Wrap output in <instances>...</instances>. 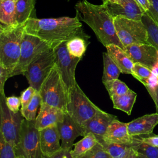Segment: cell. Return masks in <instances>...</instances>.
I'll return each instance as SVG.
<instances>
[{
    "label": "cell",
    "mask_w": 158,
    "mask_h": 158,
    "mask_svg": "<svg viewBox=\"0 0 158 158\" xmlns=\"http://www.w3.org/2000/svg\"><path fill=\"white\" fill-rule=\"evenodd\" d=\"M112 16L141 20L145 12L135 0H120L118 2L105 3Z\"/></svg>",
    "instance_id": "obj_14"
},
{
    "label": "cell",
    "mask_w": 158,
    "mask_h": 158,
    "mask_svg": "<svg viewBox=\"0 0 158 158\" xmlns=\"http://www.w3.org/2000/svg\"><path fill=\"white\" fill-rule=\"evenodd\" d=\"M103 84L110 98L115 96L123 95L130 89L128 86L124 82L118 80V78L104 82Z\"/></svg>",
    "instance_id": "obj_30"
},
{
    "label": "cell",
    "mask_w": 158,
    "mask_h": 158,
    "mask_svg": "<svg viewBox=\"0 0 158 158\" xmlns=\"http://www.w3.org/2000/svg\"><path fill=\"white\" fill-rule=\"evenodd\" d=\"M66 42H64L53 49L55 54V65L69 91L77 83L75 69L81 58L72 56L68 51Z\"/></svg>",
    "instance_id": "obj_11"
},
{
    "label": "cell",
    "mask_w": 158,
    "mask_h": 158,
    "mask_svg": "<svg viewBox=\"0 0 158 158\" xmlns=\"http://www.w3.org/2000/svg\"><path fill=\"white\" fill-rule=\"evenodd\" d=\"M71 150L61 148L58 151L49 155H43V158H73L70 153Z\"/></svg>",
    "instance_id": "obj_38"
},
{
    "label": "cell",
    "mask_w": 158,
    "mask_h": 158,
    "mask_svg": "<svg viewBox=\"0 0 158 158\" xmlns=\"http://www.w3.org/2000/svg\"><path fill=\"white\" fill-rule=\"evenodd\" d=\"M80 158H111L104 146L98 143L92 149Z\"/></svg>",
    "instance_id": "obj_34"
},
{
    "label": "cell",
    "mask_w": 158,
    "mask_h": 158,
    "mask_svg": "<svg viewBox=\"0 0 158 158\" xmlns=\"http://www.w3.org/2000/svg\"><path fill=\"white\" fill-rule=\"evenodd\" d=\"M25 32V24L0 25V66L10 73V77L20 59Z\"/></svg>",
    "instance_id": "obj_3"
},
{
    "label": "cell",
    "mask_w": 158,
    "mask_h": 158,
    "mask_svg": "<svg viewBox=\"0 0 158 158\" xmlns=\"http://www.w3.org/2000/svg\"><path fill=\"white\" fill-rule=\"evenodd\" d=\"M114 25L117 36L124 47L134 44H149L148 33L141 20L116 17Z\"/></svg>",
    "instance_id": "obj_7"
},
{
    "label": "cell",
    "mask_w": 158,
    "mask_h": 158,
    "mask_svg": "<svg viewBox=\"0 0 158 158\" xmlns=\"http://www.w3.org/2000/svg\"><path fill=\"white\" fill-rule=\"evenodd\" d=\"M17 156L16 146L7 141L0 133V158H16Z\"/></svg>",
    "instance_id": "obj_32"
},
{
    "label": "cell",
    "mask_w": 158,
    "mask_h": 158,
    "mask_svg": "<svg viewBox=\"0 0 158 158\" xmlns=\"http://www.w3.org/2000/svg\"><path fill=\"white\" fill-rule=\"evenodd\" d=\"M138 4L141 7V9L146 12L150 7V4L149 0H135Z\"/></svg>",
    "instance_id": "obj_42"
},
{
    "label": "cell",
    "mask_w": 158,
    "mask_h": 158,
    "mask_svg": "<svg viewBox=\"0 0 158 158\" xmlns=\"http://www.w3.org/2000/svg\"><path fill=\"white\" fill-rule=\"evenodd\" d=\"M103 56V75L102 83L118 78L121 71L108 53L104 52Z\"/></svg>",
    "instance_id": "obj_26"
},
{
    "label": "cell",
    "mask_w": 158,
    "mask_h": 158,
    "mask_svg": "<svg viewBox=\"0 0 158 158\" xmlns=\"http://www.w3.org/2000/svg\"><path fill=\"white\" fill-rule=\"evenodd\" d=\"M136 96V93L130 89L127 93L121 96H113L110 99L114 109L120 110L128 115H130Z\"/></svg>",
    "instance_id": "obj_24"
},
{
    "label": "cell",
    "mask_w": 158,
    "mask_h": 158,
    "mask_svg": "<svg viewBox=\"0 0 158 158\" xmlns=\"http://www.w3.org/2000/svg\"><path fill=\"white\" fill-rule=\"evenodd\" d=\"M98 143V141L96 136L94 134L89 133L74 144V149L70 151L71 155L73 158H80Z\"/></svg>",
    "instance_id": "obj_25"
},
{
    "label": "cell",
    "mask_w": 158,
    "mask_h": 158,
    "mask_svg": "<svg viewBox=\"0 0 158 158\" xmlns=\"http://www.w3.org/2000/svg\"><path fill=\"white\" fill-rule=\"evenodd\" d=\"M124 51L134 63H139L151 70L158 62V51L150 44H134L125 47Z\"/></svg>",
    "instance_id": "obj_12"
},
{
    "label": "cell",
    "mask_w": 158,
    "mask_h": 158,
    "mask_svg": "<svg viewBox=\"0 0 158 158\" xmlns=\"http://www.w3.org/2000/svg\"><path fill=\"white\" fill-rule=\"evenodd\" d=\"M141 21L148 33V43L154 46L158 51V24L146 12L143 15Z\"/></svg>",
    "instance_id": "obj_28"
},
{
    "label": "cell",
    "mask_w": 158,
    "mask_h": 158,
    "mask_svg": "<svg viewBox=\"0 0 158 158\" xmlns=\"http://www.w3.org/2000/svg\"><path fill=\"white\" fill-rule=\"evenodd\" d=\"M75 9L76 16L92 29L98 41L105 47L115 44L125 49L117 36L114 18L109 12L105 3L96 5L87 0H82L75 4Z\"/></svg>",
    "instance_id": "obj_2"
},
{
    "label": "cell",
    "mask_w": 158,
    "mask_h": 158,
    "mask_svg": "<svg viewBox=\"0 0 158 158\" xmlns=\"http://www.w3.org/2000/svg\"><path fill=\"white\" fill-rule=\"evenodd\" d=\"M97 139L98 142L100 143L107 151L111 158H124L132 148H135L141 141V138H137L136 140L132 143L108 142L104 140L102 137L97 138Z\"/></svg>",
    "instance_id": "obj_21"
},
{
    "label": "cell",
    "mask_w": 158,
    "mask_h": 158,
    "mask_svg": "<svg viewBox=\"0 0 158 158\" xmlns=\"http://www.w3.org/2000/svg\"><path fill=\"white\" fill-rule=\"evenodd\" d=\"M131 75L143 83L145 86L149 85L152 72V70L148 67L139 63L136 62L133 64Z\"/></svg>",
    "instance_id": "obj_29"
},
{
    "label": "cell",
    "mask_w": 158,
    "mask_h": 158,
    "mask_svg": "<svg viewBox=\"0 0 158 158\" xmlns=\"http://www.w3.org/2000/svg\"><path fill=\"white\" fill-rule=\"evenodd\" d=\"M61 148L72 150L74 140L79 136H84V130L81 125L73 120L67 113H65L63 120L57 123Z\"/></svg>",
    "instance_id": "obj_13"
},
{
    "label": "cell",
    "mask_w": 158,
    "mask_h": 158,
    "mask_svg": "<svg viewBox=\"0 0 158 158\" xmlns=\"http://www.w3.org/2000/svg\"><path fill=\"white\" fill-rule=\"evenodd\" d=\"M6 104L8 108L14 113H17L20 110L21 100L19 97L14 96L6 97Z\"/></svg>",
    "instance_id": "obj_36"
},
{
    "label": "cell",
    "mask_w": 158,
    "mask_h": 158,
    "mask_svg": "<svg viewBox=\"0 0 158 158\" xmlns=\"http://www.w3.org/2000/svg\"><path fill=\"white\" fill-rule=\"evenodd\" d=\"M141 138L143 142L156 147H158V135H153Z\"/></svg>",
    "instance_id": "obj_41"
},
{
    "label": "cell",
    "mask_w": 158,
    "mask_h": 158,
    "mask_svg": "<svg viewBox=\"0 0 158 158\" xmlns=\"http://www.w3.org/2000/svg\"><path fill=\"white\" fill-rule=\"evenodd\" d=\"M99 110L86 96L77 83L68 91L66 113L80 125L93 117Z\"/></svg>",
    "instance_id": "obj_5"
},
{
    "label": "cell",
    "mask_w": 158,
    "mask_h": 158,
    "mask_svg": "<svg viewBox=\"0 0 158 158\" xmlns=\"http://www.w3.org/2000/svg\"><path fill=\"white\" fill-rule=\"evenodd\" d=\"M89 43L88 39L81 36H75L67 41L66 46L69 52L72 56L81 59Z\"/></svg>",
    "instance_id": "obj_27"
},
{
    "label": "cell",
    "mask_w": 158,
    "mask_h": 158,
    "mask_svg": "<svg viewBox=\"0 0 158 158\" xmlns=\"http://www.w3.org/2000/svg\"><path fill=\"white\" fill-rule=\"evenodd\" d=\"M102 138L108 142L116 143H132L137 137L130 135L127 123H123L117 118L113 120Z\"/></svg>",
    "instance_id": "obj_17"
},
{
    "label": "cell",
    "mask_w": 158,
    "mask_h": 158,
    "mask_svg": "<svg viewBox=\"0 0 158 158\" xmlns=\"http://www.w3.org/2000/svg\"><path fill=\"white\" fill-rule=\"evenodd\" d=\"M120 0H102L103 3H107V2H118Z\"/></svg>",
    "instance_id": "obj_44"
},
{
    "label": "cell",
    "mask_w": 158,
    "mask_h": 158,
    "mask_svg": "<svg viewBox=\"0 0 158 158\" xmlns=\"http://www.w3.org/2000/svg\"><path fill=\"white\" fill-rule=\"evenodd\" d=\"M25 30L27 33L44 41L51 49L75 36L89 38L83 31L82 24L77 16L31 18L25 23Z\"/></svg>",
    "instance_id": "obj_1"
},
{
    "label": "cell",
    "mask_w": 158,
    "mask_h": 158,
    "mask_svg": "<svg viewBox=\"0 0 158 158\" xmlns=\"http://www.w3.org/2000/svg\"><path fill=\"white\" fill-rule=\"evenodd\" d=\"M135 149L147 158H158V147L148 144L143 142L142 140Z\"/></svg>",
    "instance_id": "obj_33"
},
{
    "label": "cell",
    "mask_w": 158,
    "mask_h": 158,
    "mask_svg": "<svg viewBox=\"0 0 158 158\" xmlns=\"http://www.w3.org/2000/svg\"><path fill=\"white\" fill-rule=\"evenodd\" d=\"M124 158H138L137 151L134 148H132Z\"/></svg>",
    "instance_id": "obj_43"
},
{
    "label": "cell",
    "mask_w": 158,
    "mask_h": 158,
    "mask_svg": "<svg viewBox=\"0 0 158 158\" xmlns=\"http://www.w3.org/2000/svg\"><path fill=\"white\" fill-rule=\"evenodd\" d=\"M39 92L41 102L67 112L68 91L56 65L43 81Z\"/></svg>",
    "instance_id": "obj_4"
},
{
    "label": "cell",
    "mask_w": 158,
    "mask_h": 158,
    "mask_svg": "<svg viewBox=\"0 0 158 158\" xmlns=\"http://www.w3.org/2000/svg\"><path fill=\"white\" fill-rule=\"evenodd\" d=\"M16 158H25L24 156L22 155V154H19V155H17Z\"/></svg>",
    "instance_id": "obj_46"
},
{
    "label": "cell",
    "mask_w": 158,
    "mask_h": 158,
    "mask_svg": "<svg viewBox=\"0 0 158 158\" xmlns=\"http://www.w3.org/2000/svg\"><path fill=\"white\" fill-rule=\"evenodd\" d=\"M115 118H117L115 115L108 114L100 109L93 117L81 125L84 130V136L91 133L96 138L102 137L110 123Z\"/></svg>",
    "instance_id": "obj_15"
},
{
    "label": "cell",
    "mask_w": 158,
    "mask_h": 158,
    "mask_svg": "<svg viewBox=\"0 0 158 158\" xmlns=\"http://www.w3.org/2000/svg\"><path fill=\"white\" fill-rule=\"evenodd\" d=\"M55 65V54L53 49H49L36 57L27 66L24 75L30 86L37 91Z\"/></svg>",
    "instance_id": "obj_6"
},
{
    "label": "cell",
    "mask_w": 158,
    "mask_h": 158,
    "mask_svg": "<svg viewBox=\"0 0 158 158\" xmlns=\"http://www.w3.org/2000/svg\"><path fill=\"white\" fill-rule=\"evenodd\" d=\"M36 90L32 86H29L26 89H25L21 94L20 100H21V108L20 110L25 109L30 102L31 101L33 96L35 95Z\"/></svg>",
    "instance_id": "obj_35"
},
{
    "label": "cell",
    "mask_w": 158,
    "mask_h": 158,
    "mask_svg": "<svg viewBox=\"0 0 158 158\" xmlns=\"http://www.w3.org/2000/svg\"><path fill=\"white\" fill-rule=\"evenodd\" d=\"M51 49L40 38L25 32L22 44L19 63L11 74V77L23 75L27 66L41 53Z\"/></svg>",
    "instance_id": "obj_10"
},
{
    "label": "cell",
    "mask_w": 158,
    "mask_h": 158,
    "mask_svg": "<svg viewBox=\"0 0 158 158\" xmlns=\"http://www.w3.org/2000/svg\"><path fill=\"white\" fill-rule=\"evenodd\" d=\"M41 98L39 91H36L31 101L30 102L27 107L20 110L24 118L28 120H35L36 117V112L38 107L41 106Z\"/></svg>",
    "instance_id": "obj_31"
},
{
    "label": "cell",
    "mask_w": 158,
    "mask_h": 158,
    "mask_svg": "<svg viewBox=\"0 0 158 158\" xmlns=\"http://www.w3.org/2000/svg\"><path fill=\"white\" fill-rule=\"evenodd\" d=\"M158 124V114L154 113L141 116L127 123L128 131L131 136H139L152 133Z\"/></svg>",
    "instance_id": "obj_18"
},
{
    "label": "cell",
    "mask_w": 158,
    "mask_h": 158,
    "mask_svg": "<svg viewBox=\"0 0 158 158\" xmlns=\"http://www.w3.org/2000/svg\"><path fill=\"white\" fill-rule=\"evenodd\" d=\"M147 91L152 99L156 108V113L158 114V84L154 86H146Z\"/></svg>",
    "instance_id": "obj_39"
},
{
    "label": "cell",
    "mask_w": 158,
    "mask_h": 158,
    "mask_svg": "<svg viewBox=\"0 0 158 158\" xmlns=\"http://www.w3.org/2000/svg\"><path fill=\"white\" fill-rule=\"evenodd\" d=\"M149 1L150 7L146 13L158 24V0H149Z\"/></svg>",
    "instance_id": "obj_37"
},
{
    "label": "cell",
    "mask_w": 158,
    "mask_h": 158,
    "mask_svg": "<svg viewBox=\"0 0 158 158\" xmlns=\"http://www.w3.org/2000/svg\"><path fill=\"white\" fill-rule=\"evenodd\" d=\"M10 77V73L4 68L0 66V94H4V85L6 80Z\"/></svg>",
    "instance_id": "obj_40"
},
{
    "label": "cell",
    "mask_w": 158,
    "mask_h": 158,
    "mask_svg": "<svg viewBox=\"0 0 158 158\" xmlns=\"http://www.w3.org/2000/svg\"><path fill=\"white\" fill-rule=\"evenodd\" d=\"M17 0H0V25H18L16 22Z\"/></svg>",
    "instance_id": "obj_22"
},
{
    "label": "cell",
    "mask_w": 158,
    "mask_h": 158,
    "mask_svg": "<svg viewBox=\"0 0 158 158\" xmlns=\"http://www.w3.org/2000/svg\"><path fill=\"white\" fill-rule=\"evenodd\" d=\"M106 48L107 52L118 67L121 73L131 74L134 62L124 49L115 44H110Z\"/></svg>",
    "instance_id": "obj_20"
},
{
    "label": "cell",
    "mask_w": 158,
    "mask_h": 158,
    "mask_svg": "<svg viewBox=\"0 0 158 158\" xmlns=\"http://www.w3.org/2000/svg\"><path fill=\"white\" fill-rule=\"evenodd\" d=\"M17 154H22L25 158H43L40 132L35 127V120L23 119Z\"/></svg>",
    "instance_id": "obj_8"
},
{
    "label": "cell",
    "mask_w": 158,
    "mask_h": 158,
    "mask_svg": "<svg viewBox=\"0 0 158 158\" xmlns=\"http://www.w3.org/2000/svg\"><path fill=\"white\" fill-rule=\"evenodd\" d=\"M65 113L60 109L41 102L40 111L35 120V127L40 130L57 125L63 120Z\"/></svg>",
    "instance_id": "obj_16"
},
{
    "label": "cell",
    "mask_w": 158,
    "mask_h": 158,
    "mask_svg": "<svg viewBox=\"0 0 158 158\" xmlns=\"http://www.w3.org/2000/svg\"><path fill=\"white\" fill-rule=\"evenodd\" d=\"M0 133L7 141L13 143L17 148L19 143L20 131L24 117L20 110L14 113L8 108L5 93L0 96Z\"/></svg>",
    "instance_id": "obj_9"
},
{
    "label": "cell",
    "mask_w": 158,
    "mask_h": 158,
    "mask_svg": "<svg viewBox=\"0 0 158 158\" xmlns=\"http://www.w3.org/2000/svg\"><path fill=\"white\" fill-rule=\"evenodd\" d=\"M43 155L52 154L61 149L60 136L57 125L39 130Z\"/></svg>",
    "instance_id": "obj_19"
},
{
    "label": "cell",
    "mask_w": 158,
    "mask_h": 158,
    "mask_svg": "<svg viewBox=\"0 0 158 158\" xmlns=\"http://www.w3.org/2000/svg\"><path fill=\"white\" fill-rule=\"evenodd\" d=\"M138 158H147L145 156H144L143 154L138 152Z\"/></svg>",
    "instance_id": "obj_45"
},
{
    "label": "cell",
    "mask_w": 158,
    "mask_h": 158,
    "mask_svg": "<svg viewBox=\"0 0 158 158\" xmlns=\"http://www.w3.org/2000/svg\"><path fill=\"white\" fill-rule=\"evenodd\" d=\"M67 1H70V0H67Z\"/></svg>",
    "instance_id": "obj_47"
},
{
    "label": "cell",
    "mask_w": 158,
    "mask_h": 158,
    "mask_svg": "<svg viewBox=\"0 0 158 158\" xmlns=\"http://www.w3.org/2000/svg\"><path fill=\"white\" fill-rule=\"evenodd\" d=\"M35 0H17L16 22L17 25L25 24L30 19L36 18L35 13Z\"/></svg>",
    "instance_id": "obj_23"
}]
</instances>
